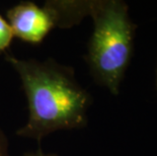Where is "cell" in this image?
Here are the masks:
<instances>
[{
    "label": "cell",
    "instance_id": "3",
    "mask_svg": "<svg viewBox=\"0 0 157 156\" xmlns=\"http://www.w3.org/2000/svg\"><path fill=\"white\" fill-rule=\"evenodd\" d=\"M7 22L13 36L29 44L38 45L55 29L54 22L44 5L22 1L8 9Z\"/></svg>",
    "mask_w": 157,
    "mask_h": 156
},
{
    "label": "cell",
    "instance_id": "5",
    "mask_svg": "<svg viewBox=\"0 0 157 156\" xmlns=\"http://www.w3.org/2000/svg\"><path fill=\"white\" fill-rule=\"evenodd\" d=\"M14 38L10 25L6 19L0 15V54L4 53L10 46L12 39Z\"/></svg>",
    "mask_w": 157,
    "mask_h": 156
},
{
    "label": "cell",
    "instance_id": "8",
    "mask_svg": "<svg viewBox=\"0 0 157 156\" xmlns=\"http://www.w3.org/2000/svg\"><path fill=\"white\" fill-rule=\"evenodd\" d=\"M156 90H157V69H156Z\"/></svg>",
    "mask_w": 157,
    "mask_h": 156
},
{
    "label": "cell",
    "instance_id": "4",
    "mask_svg": "<svg viewBox=\"0 0 157 156\" xmlns=\"http://www.w3.org/2000/svg\"><path fill=\"white\" fill-rule=\"evenodd\" d=\"M44 6L58 29H71L90 15L92 0H49Z\"/></svg>",
    "mask_w": 157,
    "mask_h": 156
},
{
    "label": "cell",
    "instance_id": "2",
    "mask_svg": "<svg viewBox=\"0 0 157 156\" xmlns=\"http://www.w3.org/2000/svg\"><path fill=\"white\" fill-rule=\"evenodd\" d=\"M90 17L93 31L86 62L98 84L118 95L131 61L137 25L122 0H92Z\"/></svg>",
    "mask_w": 157,
    "mask_h": 156
},
{
    "label": "cell",
    "instance_id": "1",
    "mask_svg": "<svg viewBox=\"0 0 157 156\" xmlns=\"http://www.w3.org/2000/svg\"><path fill=\"white\" fill-rule=\"evenodd\" d=\"M21 81L29 119L16 135L42 141L52 133L77 130L87 125L92 98L78 83L74 70L54 59L40 61L6 55Z\"/></svg>",
    "mask_w": 157,
    "mask_h": 156
},
{
    "label": "cell",
    "instance_id": "7",
    "mask_svg": "<svg viewBox=\"0 0 157 156\" xmlns=\"http://www.w3.org/2000/svg\"><path fill=\"white\" fill-rule=\"evenodd\" d=\"M22 156H58V155L55 153H46L42 149H38V150H36V151L25 152Z\"/></svg>",
    "mask_w": 157,
    "mask_h": 156
},
{
    "label": "cell",
    "instance_id": "6",
    "mask_svg": "<svg viewBox=\"0 0 157 156\" xmlns=\"http://www.w3.org/2000/svg\"><path fill=\"white\" fill-rule=\"evenodd\" d=\"M0 156H10L8 147V140L4 132L0 127Z\"/></svg>",
    "mask_w": 157,
    "mask_h": 156
}]
</instances>
